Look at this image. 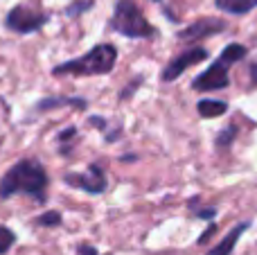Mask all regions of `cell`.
I'll return each mask as SVG.
<instances>
[{"mask_svg": "<svg viewBox=\"0 0 257 255\" xmlns=\"http://www.w3.org/2000/svg\"><path fill=\"white\" fill-rule=\"evenodd\" d=\"M248 54L246 45H239V43H230L226 50L221 52V57L212 63L205 72H201L194 81H192V88L194 90H201V93H208V90H219V88H226L230 84L228 79V68L235 66L237 61Z\"/></svg>", "mask_w": 257, "mask_h": 255, "instance_id": "obj_3", "label": "cell"}, {"mask_svg": "<svg viewBox=\"0 0 257 255\" xmlns=\"http://www.w3.org/2000/svg\"><path fill=\"white\" fill-rule=\"evenodd\" d=\"M14 242H16V235H14L9 228L0 226V255L7 253L9 248H12V244H14Z\"/></svg>", "mask_w": 257, "mask_h": 255, "instance_id": "obj_13", "label": "cell"}, {"mask_svg": "<svg viewBox=\"0 0 257 255\" xmlns=\"http://www.w3.org/2000/svg\"><path fill=\"white\" fill-rule=\"evenodd\" d=\"M223 30H226V23L219 21V18H199V21H194L190 27H185V30L178 34V39L192 43V41H199V39H205V36L219 34V32H223Z\"/></svg>", "mask_w": 257, "mask_h": 255, "instance_id": "obj_8", "label": "cell"}, {"mask_svg": "<svg viewBox=\"0 0 257 255\" xmlns=\"http://www.w3.org/2000/svg\"><path fill=\"white\" fill-rule=\"evenodd\" d=\"M63 104H70V106H86L84 99H45V102L39 104L41 111H45V108H52V106H63Z\"/></svg>", "mask_w": 257, "mask_h": 255, "instance_id": "obj_12", "label": "cell"}, {"mask_svg": "<svg viewBox=\"0 0 257 255\" xmlns=\"http://www.w3.org/2000/svg\"><path fill=\"white\" fill-rule=\"evenodd\" d=\"M36 224L39 226H59L61 224V215L59 212H45V215H41L39 219H36Z\"/></svg>", "mask_w": 257, "mask_h": 255, "instance_id": "obj_14", "label": "cell"}, {"mask_svg": "<svg viewBox=\"0 0 257 255\" xmlns=\"http://www.w3.org/2000/svg\"><path fill=\"white\" fill-rule=\"evenodd\" d=\"M196 111H199L201 117H219L228 111V104L219 102V99H201L196 104Z\"/></svg>", "mask_w": 257, "mask_h": 255, "instance_id": "obj_11", "label": "cell"}, {"mask_svg": "<svg viewBox=\"0 0 257 255\" xmlns=\"http://www.w3.org/2000/svg\"><path fill=\"white\" fill-rule=\"evenodd\" d=\"M205 59H208V50H205V48H190V50H185L183 54L174 57L172 61H169V66L163 70V81L178 79V77H181L187 68L196 66V63L205 61Z\"/></svg>", "mask_w": 257, "mask_h": 255, "instance_id": "obj_7", "label": "cell"}, {"mask_svg": "<svg viewBox=\"0 0 257 255\" xmlns=\"http://www.w3.org/2000/svg\"><path fill=\"white\" fill-rule=\"evenodd\" d=\"M77 251H79V255H97L95 246H90V244H81V246L77 248Z\"/></svg>", "mask_w": 257, "mask_h": 255, "instance_id": "obj_18", "label": "cell"}, {"mask_svg": "<svg viewBox=\"0 0 257 255\" xmlns=\"http://www.w3.org/2000/svg\"><path fill=\"white\" fill-rule=\"evenodd\" d=\"M48 16L43 12H36V9H30L25 5H16L12 12L5 18V25L7 30L16 32V34H32V32L41 30L45 25Z\"/></svg>", "mask_w": 257, "mask_h": 255, "instance_id": "obj_5", "label": "cell"}, {"mask_svg": "<svg viewBox=\"0 0 257 255\" xmlns=\"http://www.w3.org/2000/svg\"><path fill=\"white\" fill-rule=\"evenodd\" d=\"M214 228H217V226H210V228H208V230H205V233H203V235H201V237H199V244L208 242V237H210V235H212V233H214Z\"/></svg>", "mask_w": 257, "mask_h": 255, "instance_id": "obj_19", "label": "cell"}, {"mask_svg": "<svg viewBox=\"0 0 257 255\" xmlns=\"http://www.w3.org/2000/svg\"><path fill=\"white\" fill-rule=\"evenodd\" d=\"M111 27L117 34H124L128 39H147V36L156 34V30L147 23L140 7H138L133 0H120V3L115 5V12H113V18H111Z\"/></svg>", "mask_w": 257, "mask_h": 255, "instance_id": "obj_4", "label": "cell"}, {"mask_svg": "<svg viewBox=\"0 0 257 255\" xmlns=\"http://www.w3.org/2000/svg\"><path fill=\"white\" fill-rule=\"evenodd\" d=\"M115 61H117V50L111 43H102L95 45L93 50H88L84 57L54 66L52 72L54 75H77V77L106 75V72H111L115 68Z\"/></svg>", "mask_w": 257, "mask_h": 255, "instance_id": "obj_2", "label": "cell"}, {"mask_svg": "<svg viewBox=\"0 0 257 255\" xmlns=\"http://www.w3.org/2000/svg\"><path fill=\"white\" fill-rule=\"evenodd\" d=\"M63 181L68 185H72V188H79L88 194H102L106 190V176H104L99 165H88V170L84 174H66Z\"/></svg>", "mask_w": 257, "mask_h": 255, "instance_id": "obj_6", "label": "cell"}, {"mask_svg": "<svg viewBox=\"0 0 257 255\" xmlns=\"http://www.w3.org/2000/svg\"><path fill=\"white\" fill-rule=\"evenodd\" d=\"M214 212H217L214 208H210V210H201L199 217H203V219H210V217H214Z\"/></svg>", "mask_w": 257, "mask_h": 255, "instance_id": "obj_20", "label": "cell"}, {"mask_svg": "<svg viewBox=\"0 0 257 255\" xmlns=\"http://www.w3.org/2000/svg\"><path fill=\"white\" fill-rule=\"evenodd\" d=\"M246 228H248V221H244V224H239L237 228H232L230 233H228L226 237H223L221 242L212 248V251H210V255H230L232 248H235V244H237V239H239V235L244 233Z\"/></svg>", "mask_w": 257, "mask_h": 255, "instance_id": "obj_9", "label": "cell"}, {"mask_svg": "<svg viewBox=\"0 0 257 255\" xmlns=\"http://www.w3.org/2000/svg\"><path fill=\"white\" fill-rule=\"evenodd\" d=\"M45 188H48V174L43 165L36 161H18L0 179V199H9L14 194H30L41 203L45 201Z\"/></svg>", "mask_w": 257, "mask_h": 255, "instance_id": "obj_1", "label": "cell"}, {"mask_svg": "<svg viewBox=\"0 0 257 255\" xmlns=\"http://www.w3.org/2000/svg\"><path fill=\"white\" fill-rule=\"evenodd\" d=\"M235 136H237V126H228L226 134H221L217 138V145H219V147H228V145H230V140L235 138Z\"/></svg>", "mask_w": 257, "mask_h": 255, "instance_id": "obj_16", "label": "cell"}, {"mask_svg": "<svg viewBox=\"0 0 257 255\" xmlns=\"http://www.w3.org/2000/svg\"><path fill=\"white\" fill-rule=\"evenodd\" d=\"M217 5L221 12H226V14H248L250 9H255L257 7V0H217Z\"/></svg>", "mask_w": 257, "mask_h": 255, "instance_id": "obj_10", "label": "cell"}, {"mask_svg": "<svg viewBox=\"0 0 257 255\" xmlns=\"http://www.w3.org/2000/svg\"><path fill=\"white\" fill-rule=\"evenodd\" d=\"M75 136H77V129H75V126H68V129H66V131H63V134H61V136H59V140H61V143H66V140L75 138Z\"/></svg>", "mask_w": 257, "mask_h": 255, "instance_id": "obj_17", "label": "cell"}, {"mask_svg": "<svg viewBox=\"0 0 257 255\" xmlns=\"http://www.w3.org/2000/svg\"><path fill=\"white\" fill-rule=\"evenodd\" d=\"M156 3H160V0H156Z\"/></svg>", "mask_w": 257, "mask_h": 255, "instance_id": "obj_21", "label": "cell"}, {"mask_svg": "<svg viewBox=\"0 0 257 255\" xmlns=\"http://www.w3.org/2000/svg\"><path fill=\"white\" fill-rule=\"evenodd\" d=\"M93 7V0H81L79 5H70V7H68V16H79L81 12H86V9H90Z\"/></svg>", "mask_w": 257, "mask_h": 255, "instance_id": "obj_15", "label": "cell"}]
</instances>
